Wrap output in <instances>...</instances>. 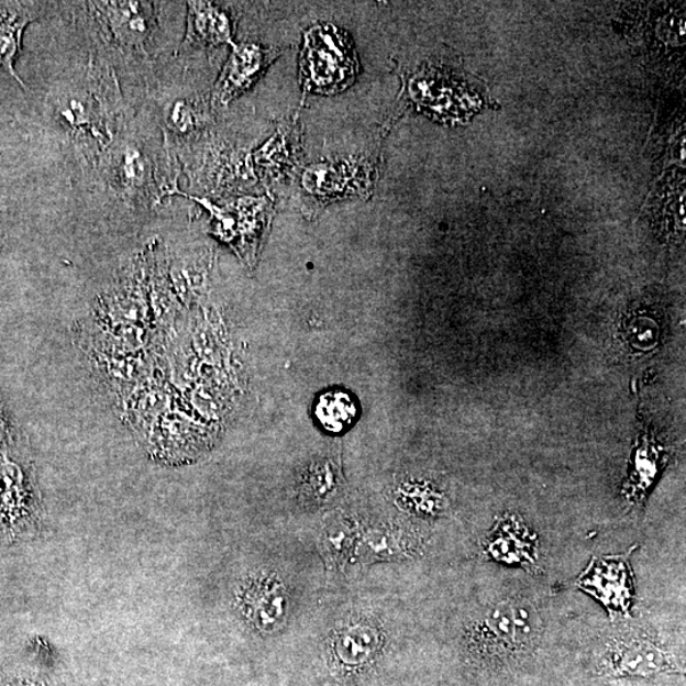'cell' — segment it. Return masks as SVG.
<instances>
[{
	"mask_svg": "<svg viewBox=\"0 0 686 686\" xmlns=\"http://www.w3.org/2000/svg\"><path fill=\"white\" fill-rule=\"evenodd\" d=\"M358 71L353 40L332 24L306 32L300 78L306 91L336 95L354 84Z\"/></svg>",
	"mask_w": 686,
	"mask_h": 686,
	"instance_id": "obj_1",
	"label": "cell"
},
{
	"mask_svg": "<svg viewBox=\"0 0 686 686\" xmlns=\"http://www.w3.org/2000/svg\"><path fill=\"white\" fill-rule=\"evenodd\" d=\"M626 554L594 557L589 566L579 575L577 586L599 600L611 615L628 616L634 596V579L631 555Z\"/></svg>",
	"mask_w": 686,
	"mask_h": 686,
	"instance_id": "obj_2",
	"label": "cell"
},
{
	"mask_svg": "<svg viewBox=\"0 0 686 686\" xmlns=\"http://www.w3.org/2000/svg\"><path fill=\"white\" fill-rule=\"evenodd\" d=\"M465 637L472 655L489 663H498L527 652L520 641L513 604L510 600L497 602L486 609L484 615L473 620Z\"/></svg>",
	"mask_w": 686,
	"mask_h": 686,
	"instance_id": "obj_3",
	"label": "cell"
},
{
	"mask_svg": "<svg viewBox=\"0 0 686 686\" xmlns=\"http://www.w3.org/2000/svg\"><path fill=\"white\" fill-rule=\"evenodd\" d=\"M240 607L247 622L261 633L280 631L289 616V593L274 574L253 576L240 595Z\"/></svg>",
	"mask_w": 686,
	"mask_h": 686,
	"instance_id": "obj_4",
	"label": "cell"
},
{
	"mask_svg": "<svg viewBox=\"0 0 686 686\" xmlns=\"http://www.w3.org/2000/svg\"><path fill=\"white\" fill-rule=\"evenodd\" d=\"M602 668L611 676L646 677L673 672L675 666L672 656L657 642L637 634L612 642L604 656Z\"/></svg>",
	"mask_w": 686,
	"mask_h": 686,
	"instance_id": "obj_5",
	"label": "cell"
},
{
	"mask_svg": "<svg viewBox=\"0 0 686 686\" xmlns=\"http://www.w3.org/2000/svg\"><path fill=\"white\" fill-rule=\"evenodd\" d=\"M96 18L104 24L117 43L144 47L157 29V7L148 2H95Z\"/></svg>",
	"mask_w": 686,
	"mask_h": 686,
	"instance_id": "obj_6",
	"label": "cell"
},
{
	"mask_svg": "<svg viewBox=\"0 0 686 686\" xmlns=\"http://www.w3.org/2000/svg\"><path fill=\"white\" fill-rule=\"evenodd\" d=\"M172 193L192 199L201 203L203 208H207L211 214L214 232L220 239L233 244L235 247H239V239H242L241 243L242 246H244V241H246L251 234L253 236L258 222H261V218L264 219L268 209V202L264 198H244L229 202L224 207H219L206 199L195 198V196H189L184 192L174 191L169 195Z\"/></svg>",
	"mask_w": 686,
	"mask_h": 686,
	"instance_id": "obj_7",
	"label": "cell"
},
{
	"mask_svg": "<svg viewBox=\"0 0 686 686\" xmlns=\"http://www.w3.org/2000/svg\"><path fill=\"white\" fill-rule=\"evenodd\" d=\"M274 57L272 51H265L257 45L233 44V53L219 77L214 93H212L214 101L228 104L234 98L248 91L269 63L274 60Z\"/></svg>",
	"mask_w": 686,
	"mask_h": 686,
	"instance_id": "obj_8",
	"label": "cell"
},
{
	"mask_svg": "<svg viewBox=\"0 0 686 686\" xmlns=\"http://www.w3.org/2000/svg\"><path fill=\"white\" fill-rule=\"evenodd\" d=\"M383 640L381 628L373 619H351L334 633L331 642L332 656L343 668H361L378 655Z\"/></svg>",
	"mask_w": 686,
	"mask_h": 686,
	"instance_id": "obj_9",
	"label": "cell"
},
{
	"mask_svg": "<svg viewBox=\"0 0 686 686\" xmlns=\"http://www.w3.org/2000/svg\"><path fill=\"white\" fill-rule=\"evenodd\" d=\"M486 551L496 561L534 566L536 541L518 517H505L497 522L487 538Z\"/></svg>",
	"mask_w": 686,
	"mask_h": 686,
	"instance_id": "obj_10",
	"label": "cell"
},
{
	"mask_svg": "<svg viewBox=\"0 0 686 686\" xmlns=\"http://www.w3.org/2000/svg\"><path fill=\"white\" fill-rule=\"evenodd\" d=\"M233 20L219 5L208 2L189 3V24L185 46L233 45Z\"/></svg>",
	"mask_w": 686,
	"mask_h": 686,
	"instance_id": "obj_11",
	"label": "cell"
},
{
	"mask_svg": "<svg viewBox=\"0 0 686 686\" xmlns=\"http://www.w3.org/2000/svg\"><path fill=\"white\" fill-rule=\"evenodd\" d=\"M363 557L369 561H396L412 557L420 549V539L400 525H378L367 530Z\"/></svg>",
	"mask_w": 686,
	"mask_h": 686,
	"instance_id": "obj_12",
	"label": "cell"
},
{
	"mask_svg": "<svg viewBox=\"0 0 686 686\" xmlns=\"http://www.w3.org/2000/svg\"><path fill=\"white\" fill-rule=\"evenodd\" d=\"M37 18L36 11L23 3H0V69L10 73L24 87L14 70L24 29Z\"/></svg>",
	"mask_w": 686,
	"mask_h": 686,
	"instance_id": "obj_13",
	"label": "cell"
},
{
	"mask_svg": "<svg viewBox=\"0 0 686 686\" xmlns=\"http://www.w3.org/2000/svg\"><path fill=\"white\" fill-rule=\"evenodd\" d=\"M358 529L350 519L334 518L321 532V551L327 567L339 569L346 565L357 543Z\"/></svg>",
	"mask_w": 686,
	"mask_h": 686,
	"instance_id": "obj_14",
	"label": "cell"
},
{
	"mask_svg": "<svg viewBox=\"0 0 686 686\" xmlns=\"http://www.w3.org/2000/svg\"><path fill=\"white\" fill-rule=\"evenodd\" d=\"M358 410L353 397L346 391L331 390L318 399L316 418L321 427L331 434L341 432L353 427L357 419Z\"/></svg>",
	"mask_w": 686,
	"mask_h": 686,
	"instance_id": "obj_15",
	"label": "cell"
},
{
	"mask_svg": "<svg viewBox=\"0 0 686 686\" xmlns=\"http://www.w3.org/2000/svg\"><path fill=\"white\" fill-rule=\"evenodd\" d=\"M340 488V473L331 462L310 465L300 480V497L307 505H322L332 500Z\"/></svg>",
	"mask_w": 686,
	"mask_h": 686,
	"instance_id": "obj_16",
	"label": "cell"
},
{
	"mask_svg": "<svg viewBox=\"0 0 686 686\" xmlns=\"http://www.w3.org/2000/svg\"><path fill=\"white\" fill-rule=\"evenodd\" d=\"M93 106L87 98H71L67 103L63 104L60 110V119L71 130L85 132V130L93 129Z\"/></svg>",
	"mask_w": 686,
	"mask_h": 686,
	"instance_id": "obj_17",
	"label": "cell"
},
{
	"mask_svg": "<svg viewBox=\"0 0 686 686\" xmlns=\"http://www.w3.org/2000/svg\"><path fill=\"white\" fill-rule=\"evenodd\" d=\"M146 163L136 152H128L121 162V179L126 185L137 186L144 181Z\"/></svg>",
	"mask_w": 686,
	"mask_h": 686,
	"instance_id": "obj_18",
	"label": "cell"
},
{
	"mask_svg": "<svg viewBox=\"0 0 686 686\" xmlns=\"http://www.w3.org/2000/svg\"><path fill=\"white\" fill-rule=\"evenodd\" d=\"M4 432H5V424L2 418H0V443H2V440L4 438Z\"/></svg>",
	"mask_w": 686,
	"mask_h": 686,
	"instance_id": "obj_19",
	"label": "cell"
}]
</instances>
